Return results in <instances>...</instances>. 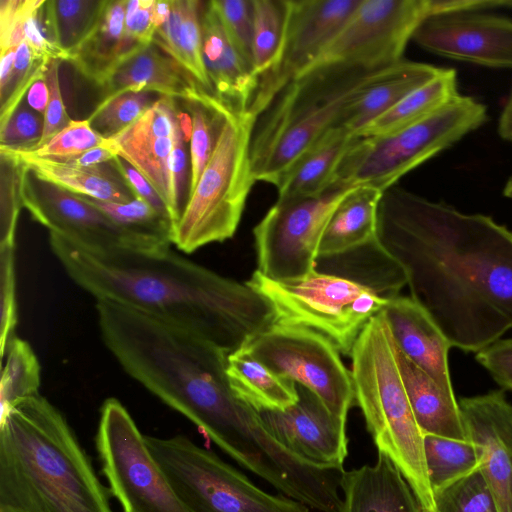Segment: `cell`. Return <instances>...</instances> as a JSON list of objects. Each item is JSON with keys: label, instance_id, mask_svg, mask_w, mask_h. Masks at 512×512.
<instances>
[{"label": "cell", "instance_id": "1", "mask_svg": "<svg viewBox=\"0 0 512 512\" xmlns=\"http://www.w3.org/2000/svg\"><path fill=\"white\" fill-rule=\"evenodd\" d=\"M376 242L452 347L487 348L512 329V231L402 187L382 193Z\"/></svg>", "mask_w": 512, "mask_h": 512}, {"label": "cell", "instance_id": "2", "mask_svg": "<svg viewBox=\"0 0 512 512\" xmlns=\"http://www.w3.org/2000/svg\"><path fill=\"white\" fill-rule=\"evenodd\" d=\"M49 246L69 278L96 301L187 329L229 354L276 323L272 304L247 282L219 275L170 246L96 250L53 232Z\"/></svg>", "mask_w": 512, "mask_h": 512}, {"label": "cell", "instance_id": "3", "mask_svg": "<svg viewBox=\"0 0 512 512\" xmlns=\"http://www.w3.org/2000/svg\"><path fill=\"white\" fill-rule=\"evenodd\" d=\"M96 311L102 341L122 369L236 462H254L270 448L272 436L259 411L229 384V353L121 304L96 301Z\"/></svg>", "mask_w": 512, "mask_h": 512}, {"label": "cell", "instance_id": "4", "mask_svg": "<svg viewBox=\"0 0 512 512\" xmlns=\"http://www.w3.org/2000/svg\"><path fill=\"white\" fill-rule=\"evenodd\" d=\"M0 512H113L67 420L40 394L1 418Z\"/></svg>", "mask_w": 512, "mask_h": 512}, {"label": "cell", "instance_id": "5", "mask_svg": "<svg viewBox=\"0 0 512 512\" xmlns=\"http://www.w3.org/2000/svg\"><path fill=\"white\" fill-rule=\"evenodd\" d=\"M390 67L322 65L290 82L254 124L250 163L255 181L277 187L318 139L341 126L347 109Z\"/></svg>", "mask_w": 512, "mask_h": 512}, {"label": "cell", "instance_id": "6", "mask_svg": "<svg viewBox=\"0 0 512 512\" xmlns=\"http://www.w3.org/2000/svg\"><path fill=\"white\" fill-rule=\"evenodd\" d=\"M355 404L378 452L387 455L410 484L425 512H433L423 434L413 415L394 354V341L380 312L364 327L351 355Z\"/></svg>", "mask_w": 512, "mask_h": 512}, {"label": "cell", "instance_id": "7", "mask_svg": "<svg viewBox=\"0 0 512 512\" xmlns=\"http://www.w3.org/2000/svg\"><path fill=\"white\" fill-rule=\"evenodd\" d=\"M487 120L485 105L459 95L436 113L406 128L381 136L356 137L332 184L368 186L384 192Z\"/></svg>", "mask_w": 512, "mask_h": 512}, {"label": "cell", "instance_id": "8", "mask_svg": "<svg viewBox=\"0 0 512 512\" xmlns=\"http://www.w3.org/2000/svg\"><path fill=\"white\" fill-rule=\"evenodd\" d=\"M255 121L231 111L195 188L188 194L172 233V244L185 253L230 239L239 225L255 182L250 141Z\"/></svg>", "mask_w": 512, "mask_h": 512}, {"label": "cell", "instance_id": "9", "mask_svg": "<svg viewBox=\"0 0 512 512\" xmlns=\"http://www.w3.org/2000/svg\"><path fill=\"white\" fill-rule=\"evenodd\" d=\"M247 283L272 304L276 323L319 332L348 356L389 299L361 283L319 270L292 281L273 280L256 270Z\"/></svg>", "mask_w": 512, "mask_h": 512}, {"label": "cell", "instance_id": "10", "mask_svg": "<svg viewBox=\"0 0 512 512\" xmlns=\"http://www.w3.org/2000/svg\"><path fill=\"white\" fill-rule=\"evenodd\" d=\"M188 512H309V507L257 487L245 474L188 437L145 436Z\"/></svg>", "mask_w": 512, "mask_h": 512}, {"label": "cell", "instance_id": "11", "mask_svg": "<svg viewBox=\"0 0 512 512\" xmlns=\"http://www.w3.org/2000/svg\"><path fill=\"white\" fill-rule=\"evenodd\" d=\"M96 449L123 512H188L128 410L115 398L100 409Z\"/></svg>", "mask_w": 512, "mask_h": 512}, {"label": "cell", "instance_id": "12", "mask_svg": "<svg viewBox=\"0 0 512 512\" xmlns=\"http://www.w3.org/2000/svg\"><path fill=\"white\" fill-rule=\"evenodd\" d=\"M353 188L332 184L316 195L278 197L253 230L257 271L277 281L315 271L328 220Z\"/></svg>", "mask_w": 512, "mask_h": 512}, {"label": "cell", "instance_id": "13", "mask_svg": "<svg viewBox=\"0 0 512 512\" xmlns=\"http://www.w3.org/2000/svg\"><path fill=\"white\" fill-rule=\"evenodd\" d=\"M242 348L276 374L312 391L332 414L347 420L355 404L351 372L327 337L306 327L275 323Z\"/></svg>", "mask_w": 512, "mask_h": 512}, {"label": "cell", "instance_id": "14", "mask_svg": "<svg viewBox=\"0 0 512 512\" xmlns=\"http://www.w3.org/2000/svg\"><path fill=\"white\" fill-rule=\"evenodd\" d=\"M428 17L429 0H361L309 69L329 64L365 69L393 66L404 60L407 43Z\"/></svg>", "mask_w": 512, "mask_h": 512}, {"label": "cell", "instance_id": "15", "mask_svg": "<svg viewBox=\"0 0 512 512\" xmlns=\"http://www.w3.org/2000/svg\"><path fill=\"white\" fill-rule=\"evenodd\" d=\"M23 207L31 217L53 232L87 248L138 250L169 247L171 242L127 228L79 194L38 179L26 166L22 183Z\"/></svg>", "mask_w": 512, "mask_h": 512}, {"label": "cell", "instance_id": "16", "mask_svg": "<svg viewBox=\"0 0 512 512\" xmlns=\"http://www.w3.org/2000/svg\"><path fill=\"white\" fill-rule=\"evenodd\" d=\"M361 0H289L286 36L275 67L260 78L248 108L256 122L277 95L308 70L336 37Z\"/></svg>", "mask_w": 512, "mask_h": 512}, {"label": "cell", "instance_id": "17", "mask_svg": "<svg viewBox=\"0 0 512 512\" xmlns=\"http://www.w3.org/2000/svg\"><path fill=\"white\" fill-rule=\"evenodd\" d=\"M181 115L176 99L160 96L139 119L107 139L116 154L156 190L174 227L183 211L171 173V153Z\"/></svg>", "mask_w": 512, "mask_h": 512}, {"label": "cell", "instance_id": "18", "mask_svg": "<svg viewBox=\"0 0 512 512\" xmlns=\"http://www.w3.org/2000/svg\"><path fill=\"white\" fill-rule=\"evenodd\" d=\"M412 40L435 55L490 68L512 69V19L488 12L434 15Z\"/></svg>", "mask_w": 512, "mask_h": 512}, {"label": "cell", "instance_id": "19", "mask_svg": "<svg viewBox=\"0 0 512 512\" xmlns=\"http://www.w3.org/2000/svg\"><path fill=\"white\" fill-rule=\"evenodd\" d=\"M298 401L285 410L260 411L274 438L318 467L343 468L348 455L346 421L332 414L320 398L297 385Z\"/></svg>", "mask_w": 512, "mask_h": 512}, {"label": "cell", "instance_id": "20", "mask_svg": "<svg viewBox=\"0 0 512 512\" xmlns=\"http://www.w3.org/2000/svg\"><path fill=\"white\" fill-rule=\"evenodd\" d=\"M468 440L481 452L480 470L500 512H512V404L503 390L458 402Z\"/></svg>", "mask_w": 512, "mask_h": 512}, {"label": "cell", "instance_id": "21", "mask_svg": "<svg viewBox=\"0 0 512 512\" xmlns=\"http://www.w3.org/2000/svg\"><path fill=\"white\" fill-rule=\"evenodd\" d=\"M381 312L401 352L454 395L448 363L452 346L429 314L411 297L400 295L389 298Z\"/></svg>", "mask_w": 512, "mask_h": 512}, {"label": "cell", "instance_id": "22", "mask_svg": "<svg viewBox=\"0 0 512 512\" xmlns=\"http://www.w3.org/2000/svg\"><path fill=\"white\" fill-rule=\"evenodd\" d=\"M203 59L213 95L236 113H245L260 78L231 43L212 1H202Z\"/></svg>", "mask_w": 512, "mask_h": 512}, {"label": "cell", "instance_id": "23", "mask_svg": "<svg viewBox=\"0 0 512 512\" xmlns=\"http://www.w3.org/2000/svg\"><path fill=\"white\" fill-rule=\"evenodd\" d=\"M99 88V103L130 91L152 92L180 101L208 93L185 67L153 42L123 61Z\"/></svg>", "mask_w": 512, "mask_h": 512}, {"label": "cell", "instance_id": "24", "mask_svg": "<svg viewBox=\"0 0 512 512\" xmlns=\"http://www.w3.org/2000/svg\"><path fill=\"white\" fill-rule=\"evenodd\" d=\"M342 512H425L396 464L378 452L374 465L344 471Z\"/></svg>", "mask_w": 512, "mask_h": 512}, {"label": "cell", "instance_id": "25", "mask_svg": "<svg viewBox=\"0 0 512 512\" xmlns=\"http://www.w3.org/2000/svg\"><path fill=\"white\" fill-rule=\"evenodd\" d=\"M127 0H105L88 35L67 60L85 79L98 87L126 59L144 47L125 35Z\"/></svg>", "mask_w": 512, "mask_h": 512}, {"label": "cell", "instance_id": "26", "mask_svg": "<svg viewBox=\"0 0 512 512\" xmlns=\"http://www.w3.org/2000/svg\"><path fill=\"white\" fill-rule=\"evenodd\" d=\"M394 354L413 415L423 436L430 434L468 440L455 395L445 392L409 360L395 342Z\"/></svg>", "mask_w": 512, "mask_h": 512}, {"label": "cell", "instance_id": "27", "mask_svg": "<svg viewBox=\"0 0 512 512\" xmlns=\"http://www.w3.org/2000/svg\"><path fill=\"white\" fill-rule=\"evenodd\" d=\"M1 150V149H0ZM40 180L72 193L111 203H129L136 197L113 160L94 166H79L11 151Z\"/></svg>", "mask_w": 512, "mask_h": 512}, {"label": "cell", "instance_id": "28", "mask_svg": "<svg viewBox=\"0 0 512 512\" xmlns=\"http://www.w3.org/2000/svg\"><path fill=\"white\" fill-rule=\"evenodd\" d=\"M382 193L368 186L350 190L328 220L318 258L340 255L376 240L377 208Z\"/></svg>", "mask_w": 512, "mask_h": 512}, {"label": "cell", "instance_id": "29", "mask_svg": "<svg viewBox=\"0 0 512 512\" xmlns=\"http://www.w3.org/2000/svg\"><path fill=\"white\" fill-rule=\"evenodd\" d=\"M441 69L407 60L393 65L347 109L341 126L356 136L364 126L434 78Z\"/></svg>", "mask_w": 512, "mask_h": 512}, {"label": "cell", "instance_id": "30", "mask_svg": "<svg viewBox=\"0 0 512 512\" xmlns=\"http://www.w3.org/2000/svg\"><path fill=\"white\" fill-rule=\"evenodd\" d=\"M356 137L343 126L330 129L285 175L276 187L278 197L316 195L331 186L341 160Z\"/></svg>", "mask_w": 512, "mask_h": 512}, {"label": "cell", "instance_id": "31", "mask_svg": "<svg viewBox=\"0 0 512 512\" xmlns=\"http://www.w3.org/2000/svg\"><path fill=\"white\" fill-rule=\"evenodd\" d=\"M226 374L237 397L259 412L285 410L298 401L295 382L276 374L243 348L228 354Z\"/></svg>", "mask_w": 512, "mask_h": 512}, {"label": "cell", "instance_id": "32", "mask_svg": "<svg viewBox=\"0 0 512 512\" xmlns=\"http://www.w3.org/2000/svg\"><path fill=\"white\" fill-rule=\"evenodd\" d=\"M459 95L456 70L442 68L434 78L368 123L356 136H381L401 130L436 113Z\"/></svg>", "mask_w": 512, "mask_h": 512}, {"label": "cell", "instance_id": "33", "mask_svg": "<svg viewBox=\"0 0 512 512\" xmlns=\"http://www.w3.org/2000/svg\"><path fill=\"white\" fill-rule=\"evenodd\" d=\"M105 0H49L39 9L45 37L65 55L93 28Z\"/></svg>", "mask_w": 512, "mask_h": 512}, {"label": "cell", "instance_id": "34", "mask_svg": "<svg viewBox=\"0 0 512 512\" xmlns=\"http://www.w3.org/2000/svg\"><path fill=\"white\" fill-rule=\"evenodd\" d=\"M423 445L433 495L480 467V449L470 440L427 434L423 437Z\"/></svg>", "mask_w": 512, "mask_h": 512}, {"label": "cell", "instance_id": "35", "mask_svg": "<svg viewBox=\"0 0 512 512\" xmlns=\"http://www.w3.org/2000/svg\"><path fill=\"white\" fill-rule=\"evenodd\" d=\"M182 103L191 122L189 194L207 165L232 110L209 93Z\"/></svg>", "mask_w": 512, "mask_h": 512}, {"label": "cell", "instance_id": "36", "mask_svg": "<svg viewBox=\"0 0 512 512\" xmlns=\"http://www.w3.org/2000/svg\"><path fill=\"white\" fill-rule=\"evenodd\" d=\"M253 66L259 78L277 64L283 48L289 0H253Z\"/></svg>", "mask_w": 512, "mask_h": 512}, {"label": "cell", "instance_id": "37", "mask_svg": "<svg viewBox=\"0 0 512 512\" xmlns=\"http://www.w3.org/2000/svg\"><path fill=\"white\" fill-rule=\"evenodd\" d=\"M5 354L0 381V419L17 401L38 395L41 382L40 364L28 342L15 336Z\"/></svg>", "mask_w": 512, "mask_h": 512}, {"label": "cell", "instance_id": "38", "mask_svg": "<svg viewBox=\"0 0 512 512\" xmlns=\"http://www.w3.org/2000/svg\"><path fill=\"white\" fill-rule=\"evenodd\" d=\"M24 172L25 165L15 154L0 150V248H15Z\"/></svg>", "mask_w": 512, "mask_h": 512}, {"label": "cell", "instance_id": "39", "mask_svg": "<svg viewBox=\"0 0 512 512\" xmlns=\"http://www.w3.org/2000/svg\"><path fill=\"white\" fill-rule=\"evenodd\" d=\"M433 497V512H500L480 467Z\"/></svg>", "mask_w": 512, "mask_h": 512}, {"label": "cell", "instance_id": "40", "mask_svg": "<svg viewBox=\"0 0 512 512\" xmlns=\"http://www.w3.org/2000/svg\"><path fill=\"white\" fill-rule=\"evenodd\" d=\"M152 92H125L105 102L98 103L87 118L92 128L108 139L139 119L156 100Z\"/></svg>", "mask_w": 512, "mask_h": 512}, {"label": "cell", "instance_id": "41", "mask_svg": "<svg viewBox=\"0 0 512 512\" xmlns=\"http://www.w3.org/2000/svg\"><path fill=\"white\" fill-rule=\"evenodd\" d=\"M50 59L37 56L23 41L16 50L15 63L6 87L0 90V127L25 99L32 84L45 76Z\"/></svg>", "mask_w": 512, "mask_h": 512}, {"label": "cell", "instance_id": "42", "mask_svg": "<svg viewBox=\"0 0 512 512\" xmlns=\"http://www.w3.org/2000/svg\"><path fill=\"white\" fill-rule=\"evenodd\" d=\"M80 196L117 223L130 229L155 235L172 243L173 223L145 201L135 198L129 203L122 204L105 202L84 195Z\"/></svg>", "mask_w": 512, "mask_h": 512}, {"label": "cell", "instance_id": "43", "mask_svg": "<svg viewBox=\"0 0 512 512\" xmlns=\"http://www.w3.org/2000/svg\"><path fill=\"white\" fill-rule=\"evenodd\" d=\"M201 9L202 1L183 0L180 52L182 65L203 90L213 95L203 59Z\"/></svg>", "mask_w": 512, "mask_h": 512}, {"label": "cell", "instance_id": "44", "mask_svg": "<svg viewBox=\"0 0 512 512\" xmlns=\"http://www.w3.org/2000/svg\"><path fill=\"white\" fill-rule=\"evenodd\" d=\"M231 43L254 70L253 34L254 8L253 0H211ZM255 71V70H254Z\"/></svg>", "mask_w": 512, "mask_h": 512}, {"label": "cell", "instance_id": "45", "mask_svg": "<svg viewBox=\"0 0 512 512\" xmlns=\"http://www.w3.org/2000/svg\"><path fill=\"white\" fill-rule=\"evenodd\" d=\"M107 144V139L97 133L88 119L72 122L48 143L33 151H19L29 155L62 161L85 151Z\"/></svg>", "mask_w": 512, "mask_h": 512}, {"label": "cell", "instance_id": "46", "mask_svg": "<svg viewBox=\"0 0 512 512\" xmlns=\"http://www.w3.org/2000/svg\"><path fill=\"white\" fill-rule=\"evenodd\" d=\"M43 130L44 115L32 109L24 99L0 127V149L33 151L41 141Z\"/></svg>", "mask_w": 512, "mask_h": 512}, {"label": "cell", "instance_id": "47", "mask_svg": "<svg viewBox=\"0 0 512 512\" xmlns=\"http://www.w3.org/2000/svg\"><path fill=\"white\" fill-rule=\"evenodd\" d=\"M0 355L3 359L17 325L15 248H0Z\"/></svg>", "mask_w": 512, "mask_h": 512}, {"label": "cell", "instance_id": "48", "mask_svg": "<svg viewBox=\"0 0 512 512\" xmlns=\"http://www.w3.org/2000/svg\"><path fill=\"white\" fill-rule=\"evenodd\" d=\"M61 61L60 59H50L47 66L45 78L49 88V100L44 113L43 135L36 149L48 143L72 122L66 111L60 90L59 66Z\"/></svg>", "mask_w": 512, "mask_h": 512}, {"label": "cell", "instance_id": "49", "mask_svg": "<svg viewBox=\"0 0 512 512\" xmlns=\"http://www.w3.org/2000/svg\"><path fill=\"white\" fill-rule=\"evenodd\" d=\"M156 0H127L125 8V35L146 47L153 41L156 31L154 7Z\"/></svg>", "mask_w": 512, "mask_h": 512}, {"label": "cell", "instance_id": "50", "mask_svg": "<svg viewBox=\"0 0 512 512\" xmlns=\"http://www.w3.org/2000/svg\"><path fill=\"white\" fill-rule=\"evenodd\" d=\"M476 360L498 385L512 391V338L500 339L479 351Z\"/></svg>", "mask_w": 512, "mask_h": 512}, {"label": "cell", "instance_id": "51", "mask_svg": "<svg viewBox=\"0 0 512 512\" xmlns=\"http://www.w3.org/2000/svg\"><path fill=\"white\" fill-rule=\"evenodd\" d=\"M113 162L134 193L135 197L145 201L161 215L171 220L165 203L150 183L133 166L120 156H117Z\"/></svg>", "mask_w": 512, "mask_h": 512}, {"label": "cell", "instance_id": "52", "mask_svg": "<svg viewBox=\"0 0 512 512\" xmlns=\"http://www.w3.org/2000/svg\"><path fill=\"white\" fill-rule=\"evenodd\" d=\"M182 20L183 0H171L170 15L166 22L156 29L152 41L181 65L180 29Z\"/></svg>", "mask_w": 512, "mask_h": 512}, {"label": "cell", "instance_id": "53", "mask_svg": "<svg viewBox=\"0 0 512 512\" xmlns=\"http://www.w3.org/2000/svg\"><path fill=\"white\" fill-rule=\"evenodd\" d=\"M182 119V115H181ZM185 132H183L182 125L177 128L173 150L171 153V173L174 181V185L178 196L181 200L182 197V186L185 178L186 171V151H185ZM182 202V200H181ZM183 204V203H182ZM184 209V204H183Z\"/></svg>", "mask_w": 512, "mask_h": 512}, {"label": "cell", "instance_id": "54", "mask_svg": "<svg viewBox=\"0 0 512 512\" xmlns=\"http://www.w3.org/2000/svg\"><path fill=\"white\" fill-rule=\"evenodd\" d=\"M25 0H0V48H5L15 23L23 13Z\"/></svg>", "mask_w": 512, "mask_h": 512}, {"label": "cell", "instance_id": "55", "mask_svg": "<svg viewBox=\"0 0 512 512\" xmlns=\"http://www.w3.org/2000/svg\"><path fill=\"white\" fill-rule=\"evenodd\" d=\"M118 155L107 144L101 145L85 151L82 154L67 158L61 162L79 165V166H94L100 165L114 160Z\"/></svg>", "mask_w": 512, "mask_h": 512}, {"label": "cell", "instance_id": "56", "mask_svg": "<svg viewBox=\"0 0 512 512\" xmlns=\"http://www.w3.org/2000/svg\"><path fill=\"white\" fill-rule=\"evenodd\" d=\"M25 100L32 109L44 115L49 100V88L45 76L32 84Z\"/></svg>", "mask_w": 512, "mask_h": 512}, {"label": "cell", "instance_id": "57", "mask_svg": "<svg viewBox=\"0 0 512 512\" xmlns=\"http://www.w3.org/2000/svg\"><path fill=\"white\" fill-rule=\"evenodd\" d=\"M498 133L502 139L512 141V90L499 117Z\"/></svg>", "mask_w": 512, "mask_h": 512}, {"label": "cell", "instance_id": "58", "mask_svg": "<svg viewBox=\"0 0 512 512\" xmlns=\"http://www.w3.org/2000/svg\"><path fill=\"white\" fill-rule=\"evenodd\" d=\"M16 50L15 48H10L2 51L0 54V90L6 87L10 79L15 63Z\"/></svg>", "mask_w": 512, "mask_h": 512}, {"label": "cell", "instance_id": "59", "mask_svg": "<svg viewBox=\"0 0 512 512\" xmlns=\"http://www.w3.org/2000/svg\"><path fill=\"white\" fill-rule=\"evenodd\" d=\"M171 12V0H156L154 7V25L156 29L163 25Z\"/></svg>", "mask_w": 512, "mask_h": 512}, {"label": "cell", "instance_id": "60", "mask_svg": "<svg viewBox=\"0 0 512 512\" xmlns=\"http://www.w3.org/2000/svg\"><path fill=\"white\" fill-rule=\"evenodd\" d=\"M503 195L512 200V176L507 180L504 189H503Z\"/></svg>", "mask_w": 512, "mask_h": 512}]
</instances>
